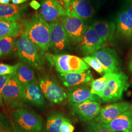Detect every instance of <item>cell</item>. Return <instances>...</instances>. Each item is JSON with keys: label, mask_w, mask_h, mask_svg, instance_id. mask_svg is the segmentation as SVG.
<instances>
[{"label": "cell", "mask_w": 132, "mask_h": 132, "mask_svg": "<svg viewBox=\"0 0 132 132\" xmlns=\"http://www.w3.org/2000/svg\"><path fill=\"white\" fill-rule=\"evenodd\" d=\"M23 34L43 52L50 49V24L41 14H35L25 22Z\"/></svg>", "instance_id": "cell-1"}, {"label": "cell", "mask_w": 132, "mask_h": 132, "mask_svg": "<svg viewBox=\"0 0 132 132\" xmlns=\"http://www.w3.org/2000/svg\"><path fill=\"white\" fill-rule=\"evenodd\" d=\"M16 47L20 59L39 70H42L45 55L23 34L16 41Z\"/></svg>", "instance_id": "cell-2"}, {"label": "cell", "mask_w": 132, "mask_h": 132, "mask_svg": "<svg viewBox=\"0 0 132 132\" xmlns=\"http://www.w3.org/2000/svg\"><path fill=\"white\" fill-rule=\"evenodd\" d=\"M47 59L53 64L59 73H82L87 71L89 66L79 57L68 54H48Z\"/></svg>", "instance_id": "cell-3"}, {"label": "cell", "mask_w": 132, "mask_h": 132, "mask_svg": "<svg viewBox=\"0 0 132 132\" xmlns=\"http://www.w3.org/2000/svg\"><path fill=\"white\" fill-rule=\"evenodd\" d=\"M17 131L39 132L42 127V119L38 114L28 109H17L12 114Z\"/></svg>", "instance_id": "cell-4"}, {"label": "cell", "mask_w": 132, "mask_h": 132, "mask_svg": "<svg viewBox=\"0 0 132 132\" xmlns=\"http://www.w3.org/2000/svg\"><path fill=\"white\" fill-rule=\"evenodd\" d=\"M128 81V77L124 72L118 71L113 73L99 97L106 103L121 99L124 93L127 90Z\"/></svg>", "instance_id": "cell-5"}, {"label": "cell", "mask_w": 132, "mask_h": 132, "mask_svg": "<svg viewBox=\"0 0 132 132\" xmlns=\"http://www.w3.org/2000/svg\"><path fill=\"white\" fill-rule=\"evenodd\" d=\"M38 84L45 98L52 104H63L68 98L66 91L51 76L40 77Z\"/></svg>", "instance_id": "cell-6"}, {"label": "cell", "mask_w": 132, "mask_h": 132, "mask_svg": "<svg viewBox=\"0 0 132 132\" xmlns=\"http://www.w3.org/2000/svg\"><path fill=\"white\" fill-rule=\"evenodd\" d=\"M50 28L51 50L58 54L69 50L71 44L61 21L51 23Z\"/></svg>", "instance_id": "cell-7"}, {"label": "cell", "mask_w": 132, "mask_h": 132, "mask_svg": "<svg viewBox=\"0 0 132 132\" xmlns=\"http://www.w3.org/2000/svg\"><path fill=\"white\" fill-rule=\"evenodd\" d=\"M71 44H78L84 36L89 25L86 21L73 16H64L60 19Z\"/></svg>", "instance_id": "cell-8"}, {"label": "cell", "mask_w": 132, "mask_h": 132, "mask_svg": "<svg viewBox=\"0 0 132 132\" xmlns=\"http://www.w3.org/2000/svg\"><path fill=\"white\" fill-rule=\"evenodd\" d=\"M91 56L96 58L103 67L104 74L115 73L120 69V62L117 52L109 47H103L93 52Z\"/></svg>", "instance_id": "cell-9"}, {"label": "cell", "mask_w": 132, "mask_h": 132, "mask_svg": "<svg viewBox=\"0 0 132 132\" xmlns=\"http://www.w3.org/2000/svg\"><path fill=\"white\" fill-rule=\"evenodd\" d=\"M70 107L71 111L76 117L86 122L96 118L101 110L100 103L89 100L78 104L71 105Z\"/></svg>", "instance_id": "cell-10"}, {"label": "cell", "mask_w": 132, "mask_h": 132, "mask_svg": "<svg viewBox=\"0 0 132 132\" xmlns=\"http://www.w3.org/2000/svg\"><path fill=\"white\" fill-rule=\"evenodd\" d=\"M104 43L92 26H89L81 40L77 45L81 54L86 56L103 48Z\"/></svg>", "instance_id": "cell-11"}, {"label": "cell", "mask_w": 132, "mask_h": 132, "mask_svg": "<svg viewBox=\"0 0 132 132\" xmlns=\"http://www.w3.org/2000/svg\"><path fill=\"white\" fill-rule=\"evenodd\" d=\"M130 105L129 102L125 101L109 104L101 108L98 116L94 119V121L101 124H108L129 110Z\"/></svg>", "instance_id": "cell-12"}, {"label": "cell", "mask_w": 132, "mask_h": 132, "mask_svg": "<svg viewBox=\"0 0 132 132\" xmlns=\"http://www.w3.org/2000/svg\"><path fill=\"white\" fill-rule=\"evenodd\" d=\"M45 97L39 84L35 81L22 85V100L27 104L43 107L46 104Z\"/></svg>", "instance_id": "cell-13"}, {"label": "cell", "mask_w": 132, "mask_h": 132, "mask_svg": "<svg viewBox=\"0 0 132 132\" xmlns=\"http://www.w3.org/2000/svg\"><path fill=\"white\" fill-rule=\"evenodd\" d=\"M41 15L47 22L52 23L66 16L61 0H41Z\"/></svg>", "instance_id": "cell-14"}, {"label": "cell", "mask_w": 132, "mask_h": 132, "mask_svg": "<svg viewBox=\"0 0 132 132\" xmlns=\"http://www.w3.org/2000/svg\"><path fill=\"white\" fill-rule=\"evenodd\" d=\"M22 85L12 75L3 91V102L8 107L14 108L22 100Z\"/></svg>", "instance_id": "cell-15"}, {"label": "cell", "mask_w": 132, "mask_h": 132, "mask_svg": "<svg viewBox=\"0 0 132 132\" xmlns=\"http://www.w3.org/2000/svg\"><path fill=\"white\" fill-rule=\"evenodd\" d=\"M94 11L89 0H71L69 7L66 11V16L76 17L88 22L92 20Z\"/></svg>", "instance_id": "cell-16"}, {"label": "cell", "mask_w": 132, "mask_h": 132, "mask_svg": "<svg viewBox=\"0 0 132 132\" xmlns=\"http://www.w3.org/2000/svg\"><path fill=\"white\" fill-rule=\"evenodd\" d=\"M68 96L70 105L78 104L88 100L100 103L102 100L98 96L93 94L89 87L83 85L71 88Z\"/></svg>", "instance_id": "cell-17"}, {"label": "cell", "mask_w": 132, "mask_h": 132, "mask_svg": "<svg viewBox=\"0 0 132 132\" xmlns=\"http://www.w3.org/2000/svg\"><path fill=\"white\" fill-rule=\"evenodd\" d=\"M59 78L63 85L68 88L91 84L93 76L90 70L82 73H60Z\"/></svg>", "instance_id": "cell-18"}, {"label": "cell", "mask_w": 132, "mask_h": 132, "mask_svg": "<svg viewBox=\"0 0 132 132\" xmlns=\"http://www.w3.org/2000/svg\"><path fill=\"white\" fill-rule=\"evenodd\" d=\"M95 31L104 42L111 41L116 31V24L112 21L94 20L91 25Z\"/></svg>", "instance_id": "cell-19"}, {"label": "cell", "mask_w": 132, "mask_h": 132, "mask_svg": "<svg viewBox=\"0 0 132 132\" xmlns=\"http://www.w3.org/2000/svg\"><path fill=\"white\" fill-rule=\"evenodd\" d=\"M103 126L113 132H132V112L128 110Z\"/></svg>", "instance_id": "cell-20"}, {"label": "cell", "mask_w": 132, "mask_h": 132, "mask_svg": "<svg viewBox=\"0 0 132 132\" xmlns=\"http://www.w3.org/2000/svg\"><path fill=\"white\" fill-rule=\"evenodd\" d=\"M116 21V36L128 40L132 39V21L123 10L118 12Z\"/></svg>", "instance_id": "cell-21"}, {"label": "cell", "mask_w": 132, "mask_h": 132, "mask_svg": "<svg viewBox=\"0 0 132 132\" xmlns=\"http://www.w3.org/2000/svg\"><path fill=\"white\" fill-rule=\"evenodd\" d=\"M13 76L22 85H25L35 81V74L32 68L24 62H19Z\"/></svg>", "instance_id": "cell-22"}, {"label": "cell", "mask_w": 132, "mask_h": 132, "mask_svg": "<svg viewBox=\"0 0 132 132\" xmlns=\"http://www.w3.org/2000/svg\"><path fill=\"white\" fill-rule=\"evenodd\" d=\"M21 9L15 4H0V20L17 22L21 18Z\"/></svg>", "instance_id": "cell-23"}, {"label": "cell", "mask_w": 132, "mask_h": 132, "mask_svg": "<svg viewBox=\"0 0 132 132\" xmlns=\"http://www.w3.org/2000/svg\"><path fill=\"white\" fill-rule=\"evenodd\" d=\"M22 24L18 22L0 20V38L15 37L22 29Z\"/></svg>", "instance_id": "cell-24"}, {"label": "cell", "mask_w": 132, "mask_h": 132, "mask_svg": "<svg viewBox=\"0 0 132 132\" xmlns=\"http://www.w3.org/2000/svg\"><path fill=\"white\" fill-rule=\"evenodd\" d=\"M66 118L60 113H53L50 114L47 119L45 125L46 132H60L61 124Z\"/></svg>", "instance_id": "cell-25"}, {"label": "cell", "mask_w": 132, "mask_h": 132, "mask_svg": "<svg viewBox=\"0 0 132 132\" xmlns=\"http://www.w3.org/2000/svg\"><path fill=\"white\" fill-rule=\"evenodd\" d=\"M113 73H106L99 78L93 80L90 84V91L92 93L99 96L106 87L109 79Z\"/></svg>", "instance_id": "cell-26"}, {"label": "cell", "mask_w": 132, "mask_h": 132, "mask_svg": "<svg viewBox=\"0 0 132 132\" xmlns=\"http://www.w3.org/2000/svg\"><path fill=\"white\" fill-rule=\"evenodd\" d=\"M16 46L14 38L12 37H5L0 38V52L2 56L10 54L14 50Z\"/></svg>", "instance_id": "cell-27"}, {"label": "cell", "mask_w": 132, "mask_h": 132, "mask_svg": "<svg viewBox=\"0 0 132 132\" xmlns=\"http://www.w3.org/2000/svg\"><path fill=\"white\" fill-rule=\"evenodd\" d=\"M82 59L89 66L91 67L94 70L100 75L104 73V70L101 63L96 58L91 56L84 57Z\"/></svg>", "instance_id": "cell-28"}, {"label": "cell", "mask_w": 132, "mask_h": 132, "mask_svg": "<svg viewBox=\"0 0 132 132\" xmlns=\"http://www.w3.org/2000/svg\"><path fill=\"white\" fill-rule=\"evenodd\" d=\"M88 131L89 132H113L103 126V125L95 121L87 122Z\"/></svg>", "instance_id": "cell-29"}, {"label": "cell", "mask_w": 132, "mask_h": 132, "mask_svg": "<svg viewBox=\"0 0 132 132\" xmlns=\"http://www.w3.org/2000/svg\"><path fill=\"white\" fill-rule=\"evenodd\" d=\"M16 65H10L4 63L0 64V76L13 75Z\"/></svg>", "instance_id": "cell-30"}, {"label": "cell", "mask_w": 132, "mask_h": 132, "mask_svg": "<svg viewBox=\"0 0 132 132\" xmlns=\"http://www.w3.org/2000/svg\"><path fill=\"white\" fill-rule=\"evenodd\" d=\"M12 75L0 76V104H3V91Z\"/></svg>", "instance_id": "cell-31"}, {"label": "cell", "mask_w": 132, "mask_h": 132, "mask_svg": "<svg viewBox=\"0 0 132 132\" xmlns=\"http://www.w3.org/2000/svg\"><path fill=\"white\" fill-rule=\"evenodd\" d=\"M74 130L75 127L68 119L66 118L61 124L60 132H73Z\"/></svg>", "instance_id": "cell-32"}, {"label": "cell", "mask_w": 132, "mask_h": 132, "mask_svg": "<svg viewBox=\"0 0 132 132\" xmlns=\"http://www.w3.org/2000/svg\"><path fill=\"white\" fill-rule=\"evenodd\" d=\"M93 5L94 10H100L101 7L106 3L107 0H89Z\"/></svg>", "instance_id": "cell-33"}, {"label": "cell", "mask_w": 132, "mask_h": 132, "mask_svg": "<svg viewBox=\"0 0 132 132\" xmlns=\"http://www.w3.org/2000/svg\"><path fill=\"white\" fill-rule=\"evenodd\" d=\"M122 10L125 12L132 22V5H123Z\"/></svg>", "instance_id": "cell-34"}, {"label": "cell", "mask_w": 132, "mask_h": 132, "mask_svg": "<svg viewBox=\"0 0 132 132\" xmlns=\"http://www.w3.org/2000/svg\"><path fill=\"white\" fill-rule=\"evenodd\" d=\"M30 5L31 6V7L32 8H33V9L35 10H37L40 8V7L41 6V5L38 3V2H37L35 0H33L32 1L30 4Z\"/></svg>", "instance_id": "cell-35"}, {"label": "cell", "mask_w": 132, "mask_h": 132, "mask_svg": "<svg viewBox=\"0 0 132 132\" xmlns=\"http://www.w3.org/2000/svg\"><path fill=\"white\" fill-rule=\"evenodd\" d=\"M61 1L62 4L63 5L65 10L66 11L68 10L69 6L70 5L71 3V0H61Z\"/></svg>", "instance_id": "cell-36"}, {"label": "cell", "mask_w": 132, "mask_h": 132, "mask_svg": "<svg viewBox=\"0 0 132 132\" xmlns=\"http://www.w3.org/2000/svg\"><path fill=\"white\" fill-rule=\"evenodd\" d=\"M28 0H12V2L13 4L15 5H19L24 2L27 1Z\"/></svg>", "instance_id": "cell-37"}, {"label": "cell", "mask_w": 132, "mask_h": 132, "mask_svg": "<svg viewBox=\"0 0 132 132\" xmlns=\"http://www.w3.org/2000/svg\"><path fill=\"white\" fill-rule=\"evenodd\" d=\"M123 5H132V0H121Z\"/></svg>", "instance_id": "cell-38"}, {"label": "cell", "mask_w": 132, "mask_h": 132, "mask_svg": "<svg viewBox=\"0 0 132 132\" xmlns=\"http://www.w3.org/2000/svg\"><path fill=\"white\" fill-rule=\"evenodd\" d=\"M10 0H0V4L6 5L10 3Z\"/></svg>", "instance_id": "cell-39"}, {"label": "cell", "mask_w": 132, "mask_h": 132, "mask_svg": "<svg viewBox=\"0 0 132 132\" xmlns=\"http://www.w3.org/2000/svg\"><path fill=\"white\" fill-rule=\"evenodd\" d=\"M129 70L132 72V54L130 60L129 62Z\"/></svg>", "instance_id": "cell-40"}, {"label": "cell", "mask_w": 132, "mask_h": 132, "mask_svg": "<svg viewBox=\"0 0 132 132\" xmlns=\"http://www.w3.org/2000/svg\"><path fill=\"white\" fill-rule=\"evenodd\" d=\"M130 110L132 112V103L131 105H130Z\"/></svg>", "instance_id": "cell-41"}, {"label": "cell", "mask_w": 132, "mask_h": 132, "mask_svg": "<svg viewBox=\"0 0 132 132\" xmlns=\"http://www.w3.org/2000/svg\"><path fill=\"white\" fill-rule=\"evenodd\" d=\"M1 113H0V119H1Z\"/></svg>", "instance_id": "cell-42"}, {"label": "cell", "mask_w": 132, "mask_h": 132, "mask_svg": "<svg viewBox=\"0 0 132 132\" xmlns=\"http://www.w3.org/2000/svg\"><path fill=\"white\" fill-rule=\"evenodd\" d=\"M0 132H5V131H1V130H0Z\"/></svg>", "instance_id": "cell-43"}, {"label": "cell", "mask_w": 132, "mask_h": 132, "mask_svg": "<svg viewBox=\"0 0 132 132\" xmlns=\"http://www.w3.org/2000/svg\"><path fill=\"white\" fill-rule=\"evenodd\" d=\"M2 55H1V52H0V57Z\"/></svg>", "instance_id": "cell-44"}, {"label": "cell", "mask_w": 132, "mask_h": 132, "mask_svg": "<svg viewBox=\"0 0 132 132\" xmlns=\"http://www.w3.org/2000/svg\"><path fill=\"white\" fill-rule=\"evenodd\" d=\"M19 132V131H16V132Z\"/></svg>", "instance_id": "cell-45"}]
</instances>
